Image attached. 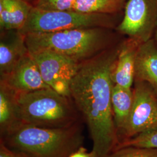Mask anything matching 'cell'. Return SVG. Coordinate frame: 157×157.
Instances as JSON below:
<instances>
[{
    "label": "cell",
    "mask_w": 157,
    "mask_h": 157,
    "mask_svg": "<svg viewBox=\"0 0 157 157\" xmlns=\"http://www.w3.org/2000/svg\"><path fill=\"white\" fill-rule=\"evenodd\" d=\"M30 54L37 63L45 83L58 93L70 98V84L81 62L50 51Z\"/></svg>",
    "instance_id": "ba28073f"
},
{
    "label": "cell",
    "mask_w": 157,
    "mask_h": 157,
    "mask_svg": "<svg viewBox=\"0 0 157 157\" xmlns=\"http://www.w3.org/2000/svg\"><path fill=\"white\" fill-rule=\"evenodd\" d=\"M135 80L157 89V47L153 39L140 43L137 51Z\"/></svg>",
    "instance_id": "7c38bea8"
},
{
    "label": "cell",
    "mask_w": 157,
    "mask_h": 157,
    "mask_svg": "<svg viewBox=\"0 0 157 157\" xmlns=\"http://www.w3.org/2000/svg\"><path fill=\"white\" fill-rule=\"evenodd\" d=\"M2 1L5 3L10 18L8 30H20L28 21L33 6L23 0Z\"/></svg>",
    "instance_id": "2e32d148"
},
{
    "label": "cell",
    "mask_w": 157,
    "mask_h": 157,
    "mask_svg": "<svg viewBox=\"0 0 157 157\" xmlns=\"http://www.w3.org/2000/svg\"><path fill=\"white\" fill-rule=\"evenodd\" d=\"M111 103L114 122L118 135L125 126L132 111L133 103V88L125 89L114 84Z\"/></svg>",
    "instance_id": "4fadbf2b"
},
{
    "label": "cell",
    "mask_w": 157,
    "mask_h": 157,
    "mask_svg": "<svg viewBox=\"0 0 157 157\" xmlns=\"http://www.w3.org/2000/svg\"><path fill=\"white\" fill-rule=\"evenodd\" d=\"M133 92L132 111L125 126L118 133L119 144L147 131L157 129V97L154 89L148 83L135 80Z\"/></svg>",
    "instance_id": "8992f818"
},
{
    "label": "cell",
    "mask_w": 157,
    "mask_h": 157,
    "mask_svg": "<svg viewBox=\"0 0 157 157\" xmlns=\"http://www.w3.org/2000/svg\"><path fill=\"white\" fill-rule=\"evenodd\" d=\"M23 1H26V2H28L29 1H32V0H23Z\"/></svg>",
    "instance_id": "cb8c5ba5"
},
{
    "label": "cell",
    "mask_w": 157,
    "mask_h": 157,
    "mask_svg": "<svg viewBox=\"0 0 157 157\" xmlns=\"http://www.w3.org/2000/svg\"><path fill=\"white\" fill-rule=\"evenodd\" d=\"M154 90L155 91V93H156V95H157V89H154Z\"/></svg>",
    "instance_id": "603a6c76"
},
{
    "label": "cell",
    "mask_w": 157,
    "mask_h": 157,
    "mask_svg": "<svg viewBox=\"0 0 157 157\" xmlns=\"http://www.w3.org/2000/svg\"><path fill=\"white\" fill-rule=\"evenodd\" d=\"M128 0H76L73 11L85 13L117 15L124 11Z\"/></svg>",
    "instance_id": "9a60e30c"
},
{
    "label": "cell",
    "mask_w": 157,
    "mask_h": 157,
    "mask_svg": "<svg viewBox=\"0 0 157 157\" xmlns=\"http://www.w3.org/2000/svg\"><path fill=\"white\" fill-rule=\"evenodd\" d=\"M69 157H95L93 153L91 151L87 152V149H86L83 146L80 147L77 151L72 154Z\"/></svg>",
    "instance_id": "ffe728a7"
},
{
    "label": "cell",
    "mask_w": 157,
    "mask_h": 157,
    "mask_svg": "<svg viewBox=\"0 0 157 157\" xmlns=\"http://www.w3.org/2000/svg\"><path fill=\"white\" fill-rule=\"evenodd\" d=\"M106 157H157V148L125 147L113 151Z\"/></svg>",
    "instance_id": "ac0fdd59"
},
{
    "label": "cell",
    "mask_w": 157,
    "mask_h": 157,
    "mask_svg": "<svg viewBox=\"0 0 157 157\" xmlns=\"http://www.w3.org/2000/svg\"><path fill=\"white\" fill-rule=\"evenodd\" d=\"M157 28V0H128L115 29L139 43L151 39Z\"/></svg>",
    "instance_id": "52a82bcc"
},
{
    "label": "cell",
    "mask_w": 157,
    "mask_h": 157,
    "mask_svg": "<svg viewBox=\"0 0 157 157\" xmlns=\"http://www.w3.org/2000/svg\"><path fill=\"white\" fill-rule=\"evenodd\" d=\"M152 39L154 40V42L155 43V45H157V28L156 29V30L155 31V33H154V34L153 36Z\"/></svg>",
    "instance_id": "7402d4cb"
},
{
    "label": "cell",
    "mask_w": 157,
    "mask_h": 157,
    "mask_svg": "<svg viewBox=\"0 0 157 157\" xmlns=\"http://www.w3.org/2000/svg\"><path fill=\"white\" fill-rule=\"evenodd\" d=\"M0 41L1 78L11 72L29 51L25 36L17 30L1 31Z\"/></svg>",
    "instance_id": "30bf717a"
},
{
    "label": "cell",
    "mask_w": 157,
    "mask_h": 157,
    "mask_svg": "<svg viewBox=\"0 0 157 157\" xmlns=\"http://www.w3.org/2000/svg\"><path fill=\"white\" fill-rule=\"evenodd\" d=\"M1 81L16 93L51 88L44 82L37 63L29 52L10 73L1 78Z\"/></svg>",
    "instance_id": "9c48e42d"
},
{
    "label": "cell",
    "mask_w": 157,
    "mask_h": 157,
    "mask_svg": "<svg viewBox=\"0 0 157 157\" xmlns=\"http://www.w3.org/2000/svg\"><path fill=\"white\" fill-rule=\"evenodd\" d=\"M0 157H19L15 153L11 151L5 146L0 144Z\"/></svg>",
    "instance_id": "44dd1931"
},
{
    "label": "cell",
    "mask_w": 157,
    "mask_h": 157,
    "mask_svg": "<svg viewBox=\"0 0 157 157\" xmlns=\"http://www.w3.org/2000/svg\"><path fill=\"white\" fill-rule=\"evenodd\" d=\"M140 44L128 37L122 41L112 73L113 84L125 89L132 88L135 82L136 57Z\"/></svg>",
    "instance_id": "8fae6325"
},
{
    "label": "cell",
    "mask_w": 157,
    "mask_h": 157,
    "mask_svg": "<svg viewBox=\"0 0 157 157\" xmlns=\"http://www.w3.org/2000/svg\"><path fill=\"white\" fill-rule=\"evenodd\" d=\"M113 30L102 28L76 29L28 33L25 36L29 53L50 51L82 62L119 41H115Z\"/></svg>",
    "instance_id": "3957f363"
},
{
    "label": "cell",
    "mask_w": 157,
    "mask_h": 157,
    "mask_svg": "<svg viewBox=\"0 0 157 157\" xmlns=\"http://www.w3.org/2000/svg\"><path fill=\"white\" fill-rule=\"evenodd\" d=\"M17 93L3 82L0 83V133L18 122L16 117Z\"/></svg>",
    "instance_id": "5bb4252c"
},
{
    "label": "cell",
    "mask_w": 157,
    "mask_h": 157,
    "mask_svg": "<svg viewBox=\"0 0 157 157\" xmlns=\"http://www.w3.org/2000/svg\"><path fill=\"white\" fill-rule=\"evenodd\" d=\"M119 15L85 13L73 10L45 11L33 6L28 21L19 31L25 35L76 29L102 28L115 30L121 21L118 19Z\"/></svg>",
    "instance_id": "5b68a950"
},
{
    "label": "cell",
    "mask_w": 157,
    "mask_h": 157,
    "mask_svg": "<svg viewBox=\"0 0 157 157\" xmlns=\"http://www.w3.org/2000/svg\"><path fill=\"white\" fill-rule=\"evenodd\" d=\"M122 41L81 62L70 84L71 97L88 126L95 157H107L119 144L111 95L112 73Z\"/></svg>",
    "instance_id": "6da1fadb"
},
{
    "label": "cell",
    "mask_w": 157,
    "mask_h": 157,
    "mask_svg": "<svg viewBox=\"0 0 157 157\" xmlns=\"http://www.w3.org/2000/svg\"><path fill=\"white\" fill-rule=\"evenodd\" d=\"M76 0H36L34 7L45 11L73 10Z\"/></svg>",
    "instance_id": "d6986e66"
},
{
    "label": "cell",
    "mask_w": 157,
    "mask_h": 157,
    "mask_svg": "<svg viewBox=\"0 0 157 157\" xmlns=\"http://www.w3.org/2000/svg\"><path fill=\"white\" fill-rule=\"evenodd\" d=\"M68 98L51 88L17 93V119L23 124L41 128L71 126L80 121Z\"/></svg>",
    "instance_id": "277c9868"
},
{
    "label": "cell",
    "mask_w": 157,
    "mask_h": 157,
    "mask_svg": "<svg viewBox=\"0 0 157 157\" xmlns=\"http://www.w3.org/2000/svg\"><path fill=\"white\" fill-rule=\"evenodd\" d=\"M129 146L157 148V129L147 131L121 142L116 150Z\"/></svg>",
    "instance_id": "e0dca14e"
},
{
    "label": "cell",
    "mask_w": 157,
    "mask_h": 157,
    "mask_svg": "<svg viewBox=\"0 0 157 157\" xmlns=\"http://www.w3.org/2000/svg\"><path fill=\"white\" fill-rule=\"evenodd\" d=\"M84 141L80 122L45 128L18 121L1 134V144L19 157H69Z\"/></svg>",
    "instance_id": "7a4b0ae2"
}]
</instances>
